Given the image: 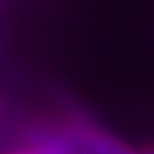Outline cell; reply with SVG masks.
Masks as SVG:
<instances>
[{
  "instance_id": "obj_1",
  "label": "cell",
  "mask_w": 154,
  "mask_h": 154,
  "mask_svg": "<svg viewBox=\"0 0 154 154\" xmlns=\"http://www.w3.org/2000/svg\"><path fill=\"white\" fill-rule=\"evenodd\" d=\"M65 124L81 147L90 154H140V151L129 147L115 134L104 131L95 120L75 108L70 109L68 120Z\"/></svg>"
},
{
  "instance_id": "obj_2",
  "label": "cell",
  "mask_w": 154,
  "mask_h": 154,
  "mask_svg": "<svg viewBox=\"0 0 154 154\" xmlns=\"http://www.w3.org/2000/svg\"><path fill=\"white\" fill-rule=\"evenodd\" d=\"M4 154H47V152H43L41 149L34 147V145H31V147H20V149H13V151H9V152H4Z\"/></svg>"
},
{
  "instance_id": "obj_3",
  "label": "cell",
  "mask_w": 154,
  "mask_h": 154,
  "mask_svg": "<svg viewBox=\"0 0 154 154\" xmlns=\"http://www.w3.org/2000/svg\"><path fill=\"white\" fill-rule=\"evenodd\" d=\"M140 154H154V143L143 147V149H140Z\"/></svg>"
}]
</instances>
